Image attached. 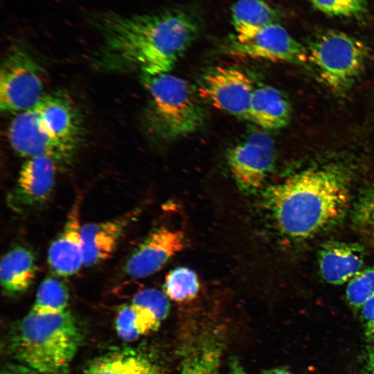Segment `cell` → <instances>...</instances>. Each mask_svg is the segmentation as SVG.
<instances>
[{
  "label": "cell",
  "mask_w": 374,
  "mask_h": 374,
  "mask_svg": "<svg viewBox=\"0 0 374 374\" xmlns=\"http://www.w3.org/2000/svg\"><path fill=\"white\" fill-rule=\"evenodd\" d=\"M354 215L356 224L374 240V189L359 199Z\"/></svg>",
  "instance_id": "4316f807"
},
{
  "label": "cell",
  "mask_w": 374,
  "mask_h": 374,
  "mask_svg": "<svg viewBox=\"0 0 374 374\" xmlns=\"http://www.w3.org/2000/svg\"><path fill=\"white\" fill-rule=\"evenodd\" d=\"M80 210V199L78 197L68 213L62 231L48 251L47 260L51 268L62 276L73 275L84 265Z\"/></svg>",
  "instance_id": "4fadbf2b"
},
{
  "label": "cell",
  "mask_w": 374,
  "mask_h": 374,
  "mask_svg": "<svg viewBox=\"0 0 374 374\" xmlns=\"http://www.w3.org/2000/svg\"><path fill=\"white\" fill-rule=\"evenodd\" d=\"M321 12L331 17H359L368 10L366 0H307Z\"/></svg>",
  "instance_id": "d4e9b609"
},
{
  "label": "cell",
  "mask_w": 374,
  "mask_h": 374,
  "mask_svg": "<svg viewBox=\"0 0 374 374\" xmlns=\"http://www.w3.org/2000/svg\"><path fill=\"white\" fill-rule=\"evenodd\" d=\"M308 62L323 83L333 91L349 89L369 57L365 43L345 33L323 30L314 34L305 47Z\"/></svg>",
  "instance_id": "5b68a950"
},
{
  "label": "cell",
  "mask_w": 374,
  "mask_h": 374,
  "mask_svg": "<svg viewBox=\"0 0 374 374\" xmlns=\"http://www.w3.org/2000/svg\"><path fill=\"white\" fill-rule=\"evenodd\" d=\"M364 260V248L356 243L329 241L318 253L320 274L331 285L348 282L362 270Z\"/></svg>",
  "instance_id": "9a60e30c"
},
{
  "label": "cell",
  "mask_w": 374,
  "mask_h": 374,
  "mask_svg": "<svg viewBox=\"0 0 374 374\" xmlns=\"http://www.w3.org/2000/svg\"><path fill=\"white\" fill-rule=\"evenodd\" d=\"M361 314L366 336L374 339V296L361 308Z\"/></svg>",
  "instance_id": "83f0119b"
},
{
  "label": "cell",
  "mask_w": 374,
  "mask_h": 374,
  "mask_svg": "<svg viewBox=\"0 0 374 374\" xmlns=\"http://www.w3.org/2000/svg\"><path fill=\"white\" fill-rule=\"evenodd\" d=\"M233 37L247 40L265 27L278 23V12L264 0H238L231 8Z\"/></svg>",
  "instance_id": "ffe728a7"
},
{
  "label": "cell",
  "mask_w": 374,
  "mask_h": 374,
  "mask_svg": "<svg viewBox=\"0 0 374 374\" xmlns=\"http://www.w3.org/2000/svg\"><path fill=\"white\" fill-rule=\"evenodd\" d=\"M230 374H248L243 366L237 359L230 362Z\"/></svg>",
  "instance_id": "4dcf8cb0"
},
{
  "label": "cell",
  "mask_w": 374,
  "mask_h": 374,
  "mask_svg": "<svg viewBox=\"0 0 374 374\" xmlns=\"http://www.w3.org/2000/svg\"><path fill=\"white\" fill-rule=\"evenodd\" d=\"M44 73L36 60L22 48L11 50L0 71V108L17 114L33 109L42 99Z\"/></svg>",
  "instance_id": "8992f818"
},
{
  "label": "cell",
  "mask_w": 374,
  "mask_h": 374,
  "mask_svg": "<svg viewBox=\"0 0 374 374\" xmlns=\"http://www.w3.org/2000/svg\"><path fill=\"white\" fill-rule=\"evenodd\" d=\"M44 129L55 139L75 148L80 123L71 101L60 93L44 94L34 107Z\"/></svg>",
  "instance_id": "5bb4252c"
},
{
  "label": "cell",
  "mask_w": 374,
  "mask_h": 374,
  "mask_svg": "<svg viewBox=\"0 0 374 374\" xmlns=\"http://www.w3.org/2000/svg\"><path fill=\"white\" fill-rule=\"evenodd\" d=\"M186 245L184 233L178 230L160 228L152 233L130 256L125 271L130 277L141 278L158 271Z\"/></svg>",
  "instance_id": "8fae6325"
},
{
  "label": "cell",
  "mask_w": 374,
  "mask_h": 374,
  "mask_svg": "<svg viewBox=\"0 0 374 374\" xmlns=\"http://www.w3.org/2000/svg\"><path fill=\"white\" fill-rule=\"evenodd\" d=\"M8 139L13 150L26 159L45 157L59 164L67 163L75 150L44 129L35 108L15 114L8 126Z\"/></svg>",
  "instance_id": "30bf717a"
},
{
  "label": "cell",
  "mask_w": 374,
  "mask_h": 374,
  "mask_svg": "<svg viewBox=\"0 0 374 374\" xmlns=\"http://www.w3.org/2000/svg\"><path fill=\"white\" fill-rule=\"evenodd\" d=\"M135 214L132 212L114 220L82 226L84 266L95 265L110 257Z\"/></svg>",
  "instance_id": "2e32d148"
},
{
  "label": "cell",
  "mask_w": 374,
  "mask_h": 374,
  "mask_svg": "<svg viewBox=\"0 0 374 374\" xmlns=\"http://www.w3.org/2000/svg\"><path fill=\"white\" fill-rule=\"evenodd\" d=\"M265 197L279 231L292 239L305 240L346 213L350 200L349 179L337 167L310 168L271 185Z\"/></svg>",
  "instance_id": "7a4b0ae2"
},
{
  "label": "cell",
  "mask_w": 374,
  "mask_h": 374,
  "mask_svg": "<svg viewBox=\"0 0 374 374\" xmlns=\"http://www.w3.org/2000/svg\"><path fill=\"white\" fill-rule=\"evenodd\" d=\"M291 112L290 103L285 95L277 88L265 84L255 88L248 119L262 130H274L288 124Z\"/></svg>",
  "instance_id": "e0dca14e"
},
{
  "label": "cell",
  "mask_w": 374,
  "mask_h": 374,
  "mask_svg": "<svg viewBox=\"0 0 374 374\" xmlns=\"http://www.w3.org/2000/svg\"><path fill=\"white\" fill-rule=\"evenodd\" d=\"M84 374H161L157 364L132 348H117L93 359Z\"/></svg>",
  "instance_id": "ac0fdd59"
},
{
  "label": "cell",
  "mask_w": 374,
  "mask_h": 374,
  "mask_svg": "<svg viewBox=\"0 0 374 374\" xmlns=\"http://www.w3.org/2000/svg\"><path fill=\"white\" fill-rule=\"evenodd\" d=\"M143 80L150 97V125L157 136L175 140L200 127L204 113L187 81L170 73L143 75Z\"/></svg>",
  "instance_id": "277c9868"
},
{
  "label": "cell",
  "mask_w": 374,
  "mask_h": 374,
  "mask_svg": "<svg viewBox=\"0 0 374 374\" xmlns=\"http://www.w3.org/2000/svg\"><path fill=\"white\" fill-rule=\"evenodd\" d=\"M260 374H292V373L285 370L276 368V369H271V370L265 371Z\"/></svg>",
  "instance_id": "1f68e13d"
},
{
  "label": "cell",
  "mask_w": 374,
  "mask_h": 374,
  "mask_svg": "<svg viewBox=\"0 0 374 374\" xmlns=\"http://www.w3.org/2000/svg\"><path fill=\"white\" fill-rule=\"evenodd\" d=\"M104 45L96 58L105 71L138 70L143 75L170 73L197 38L199 24L182 9L112 16L103 25Z\"/></svg>",
  "instance_id": "6da1fadb"
},
{
  "label": "cell",
  "mask_w": 374,
  "mask_h": 374,
  "mask_svg": "<svg viewBox=\"0 0 374 374\" xmlns=\"http://www.w3.org/2000/svg\"><path fill=\"white\" fill-rule=\"evenodd\" d=\"M1 374H40L34 370L21 366H10L5 369Z\"/></svg>",
  "instance_id": "f1b7e54d"
},
{
  "label": "cell",
  "mask_w": 374,
  "mask_h": 374,
  "mask_svg": "<svg viewBox=\"0 0 374 374\" xmlns=\"http://www.w3.org/2000/svg\"><path fill=\"white\" fill-rule=\"evenodd\" d=\"M69 292L64 284L49 276L39 285L31 311L41 314H53L66 310Z\"/></svg>",
  "instance_id": "7402d4cb"
},
{
  "label": "cell",
  "mask_w": 374,
  "mask_h": 374,
  "mask_svg": "<svg viewBox=\"0 0 374 374\" xmlns=\"http://www.w3.org/2000/svg\"><path fill=\"white\" fill-rule=\"evenodd\" d=\"M81 341L69 310L53 314L30 310L12 330L9 347L25 366L40 374H66Z\"/></svg>",
  "instance_id": "3957f363"
},
{
  "label": "cell",
  "mask_w": 374,
  "mask_h": 374,
  "mask_svg": "<svg viewBox=\"0 0 374 374\" xmlns=\"http://www.w3.org/2000/svg\"><path fill=\"white\" fill-rule=\"evenodd\" d=\"M59 165L54 159L45 157L26 159L11 194L12 204L25 208L44 203L53 190Z\"/></svg>",
  "instance_id": "7c38bea8"
},
{
  "label": "cell",
  "mask_w": 374,
  "mask_h": 374,
  "mask_svg": "<svg viewBox=\"0 0 374 374\" xmlns=\"http://www.w3.org/2000/svg\"><path fill=\"white\" fill-rule=\"evenodd\" d=\"M161 323L148 310L132 303L119 308L115 319L118 337L132 341L157 330Z\"/></svg>",
  "instance_id": "44dd1931"
},
{
  "label": "cell",
  "mask_w": 374,
  "mask_h": 374,
  "mask_svg": "<svg viewBox=\"0 0 374 374\" xmlns=\"http://www.w3.org/2000/svg\"><path fill=\"white\" fill-rule=\"evenodd\" d=\"M224 48L229 55L239 59L295 64L308 62L305 47L278 23L265 27L244 41L232 37Z\"/></svg>",
  "instance_id": "ba28073f"
},
{
  "label": "cell",
  "mask_w": 374,
  "mask_h": 374,
  "mask_svg": "<svg viewBox=\"0 0 374 374\" xmlns=\"http://www.w3.org/2000/svg\"><path fill=\"white\" fill-rule=\"evenodd\" d=\"M199 290V283L197 276L190 269L176 268L166 277L164 293L173 301H188L197 295Z\"/></svg>",
  "instance_id": "603a6c76"
},
{
  "label": "cell",
  "mask_w": 374,
  "mask_h": 374,
  "mask_svg": "<svg viewBox=\"0 0 374 374\" xmlns=\"http://www.w3.org/2000/svg\"><path fill=\"white\" fill-rule=\"evenodd\" d=\"M346 295L355 309H361L374 296V266L362 269L348 282Z\"/></svg>",
  "instance_id": "cb8c5ba5"
},
{
  "label": "cell",
  "mask_w": 374,
  "mask_h": 374,
  "mask_svg": "<svg viewBox=\"0 0 374 374\" xmlns=\"http://www.w3.org/2000/svg\"><path fill=\"white\" fill-rule=\"evenodd\" d=\"M36 274L35 258L26 247L9 250L1 260L0 280L5 295L15 296L26 292Z\"/></svg>",
  "instance_id": "d6986e66"
},
{
  "label": "cell",
  "mask_w": 374,
  "mask_h": 374,
  "mask_svg": "<svg viewBox=\"0 0 374 374\" xmlns=\"http://www.w3.org/2000/svg\"><path fill=\"white\" fill-rule=\"evenodd\" d=\"M132 304L149 311L161 323L169 313L168 298L156 289H145L134 295Z\"/></svg>",
  "instance_id": "484cf974"
},
{
  "label": "cell",
  "mask_w": 374,
  "mask_h": 374,
  "mask_svg": "<svg viewBox=\"0 0 374 374\" xmlns=\"http://www.w3.org/2000/svg\"><path fill=\"white\" fill-rule=\"evenodd\" d=\"M274 160L273 139L262 131L250 134L227 154L228 165L237 185L247 192L256 191L262 186Z\"/></svg>",
  "instance_id": "9c48e42d"
},
{
  "label": "cell",
  "mask_w": 374,
  "mask_h": 374,
  "mask_svg": "<svg viewBox=\"0 0 374 374\" xmlns=\"http://www.w3.org/2000/svg\"><path fill=\"white\" fill-rule=\"evenodd\" d=\"M255 88L251 78L242 70L216 66L202 76L197 93L215 108L238 118L248 119Z\"/></svg>",
  "instance_id": "52a82bcc"
},
{
  "label": "cell",
  "mask_w": 374,
  "mask_h": 374,
  "mask_svg": "<svg viewBox=\"0 0 374 374\" xmlns=\"http://www.w3.org/2000/svg\"><path fill=\"white\" fill-rule=\"evenodd\" d=\"M366 368L368 374H374V346L368 353Z\"/></svg>",
  "instance_id": "f546056e"
}]
</instances>
